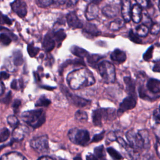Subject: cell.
<instances>
[{
	"instance_id": "cell-42",
	"label": "cell",
	"mask_w": 160,
	"mask_h": 160,
	"mask_svg": "<svg viewBox=\"0 0 160 160\" xmlns=\"http://www.w3.org/2000/svg\"><path fill=\"white\" fill-rule=\"evenodd\" d=\"M104 134H105V131H103L101 132L100 133L94 135L92 139V142H99V141H101L104 138Z\"/></svg>"
},
{
	"instance_id": "cell-27",
	"label": "cell",
	"mask_w": 160,
	"mask_h": 160,
	"mask_svg": "<svg viewBox=\"0 0 160 160\" xmlns=\"http://www.w3.org/2000/svg\"><path fill=\"white\" fill-rule=\"evenodd\" d=\"M124 21L121 19H116L109 24V29L111 31H118L124 26Z\"/></svg>"
},
{
	"instance_id": "cell-47",
	"label": "cell",
	"mask_w": 160,
	"mask_h": 160,
	"mask_svg": "<svg viewBox=\"0 0 160 160\" xmlns=\"http://www.w3.org/2000/svg\"><path fill=\"white\" fill-rule=\"evenodd\" d=\"M20 105H21V101L19 99H16L12 104V108L14 109V111H16V110L19 109V107L20 106Z\"/></svg>"
},
{
	"instance_id": "cell-12",
	"label": "cell",
	"mask_w": 160,
	"mask_h": 160,
	"mask_svg": "<svg viewBox=\"0 0 160 160\" xmlns=\"http://www.w3.org/2000/svg\"><path fill=\"white\" fill-rule=\"evenodd\" d=\"M29 133L28 128L24 124H19L12 131V136L14 140L19 141L22 140Z\"/></svg>"
},
{
	"instance_id": "cell-24",
	"label": "cell",
	"mask_w": 160,
	"mask_h": 160,
	"mask_svg": "<svg viewBox=\"0 0 160 160\" xmlns=\"http://www.w3.org/2000/svg\"><path fill=\"white\" fill-rule=\"evenodd\" d=\"M84 27V31L86 32L88 34H90L91 36H99L101 32L98 30V29L94 25L90 23L86 24ZM82 27V28H83Z\"/></svg>"
},
{
	"instance_id": "cell-6",
	"label": "cell",
	"mask_w": 160,
	"mask_h": 160,
	"mask_svg": "<svg viewBox=\"0 0 160 160\" xmlns=\"http://www.w3.org/2000/svg\"><path fill=\"white\" fill-rule=\"evenodd\" d=\"M30 146L38 153L43 154L49 151V141L46 135L34 137L30 141Z\"/></svg>"
},
{
	"instance_id": "cell-22",
	"label": "cell",
	"mask_w": 160,
	"mask_h": 160,
	"mask_svg": "<svg viewBox=\"0 0 160 160\" xmlns=\"http://www.w3.org/2000/svg\"><path fill=\"white\" fill-rule=\"evenodd\" d=\"M92 120L94 125H95L96 126H102L103 120L101 108L96 109L93 111L92 114Z\"/></svg>"
},
{
	"instance_id": "cell-56",
	"label": "cell",
	"mask_w": 160,
	"mask_h": 160,
	"mask_svg": "<svg viewBox=\"0 0 160 160\" xmlns=\"http://www.w3.org/2000/svg\"><path fill=\"white\" fill-rule=\"evenodd\" d=\"M68 0H54V1H55L57 4H59V5H62L64 4H65L67 2Z\"/></svg>"
},
{
	"instance_id": "cell-11",
	"label": "cell",
	"mask_w": 160,
	"mask_h": 160,
	"mask_svg": "<svg viewBox=\"0 0 160 160\" xmlns=\"http://www.w3.org/2000/svg\"><path fill=\"white\" fill-rule=\"evenodd\" d=\"M66 21L68 26L73 29H79L83 27L82 22L79 19L75 12H70L66 16Z\"/></svg>"
},
{
	"instance_id": "cell-5",
	"label": "cell",
	"mask_w": 160,
	"mask_h": 160,
	"mask_svg": "<svg viewBox=\"0 0 160 160\" xmlns=\"http://www.w3.org/2000/svg\"><path fill=\"white\" fill-rule=\"evenodd\" d=\"M98 69L103 81L106 83H114L116 80V69L110 62L103 61L98 63Z\"/></svg>"
},
{
	"instance_id": "cell-18",
	"label": "cell",
	"mask_w": 160,
	"mask_h": 160,
	"mask_svg": "<svg viewBox=\"0 0 160 160\" xmlns=\"http://www.w3.org/2000/svg\"><path fill=\"white\" fill-rule=\"evenodd\" d=\"M110 57L113 61L118 64L123 63L126 61L127 58L126 53L119 49H116L115 50H114L111 52Z\"/></svg>"
},
{
	"instance_id": "cell-20",
	"label": "cell",
	"mask_w": 160,
	"mask_h": 160,
	"mask_svg": "<svg viewBox=\"0 0 160 160\" xmlns=\"http://www.w3.org/2000/svg\"><path fill=\"white\" fill-rule=\"evenodd\" d=\"M142 8L138 4H134L131 8V19L135 23H139L142 20Z\"/></svg>"
},
{
	"instance_id": "cell-48",
	"label": "cell",
	"mask_w": 160,
	"mask_h": 160,
	"mask_svg": "<svg viewBox=\"0 0 160 160\" xmlns=\"http://www.w3.org/2000/svg\"><path fill=\"white\" fill-rule=\"evenodd\" d=\"M153 116L154 118L160 121V108L158 109H156L153 113Z\"/></svg>"
},
{
	"instance_id": "cell-50",
	"label": "cell",
	"mask_w": 160,
	"mask_h": 160,
	"mask_svg": "<svg viewBox=\"0 0 160 160\" xmlns=\"http://www.w3.org/2000/svg\"><path fill=\"white\" fill-rule=\"evenodd\" d=\"M78 1H79V0H68L67 1V6L69 8L74 6L78 2Z\"/></svg>"
},
{
	"instance_id": "cell-53",
	"label": "cell",
	"mask_w": 160,
	"mask_h": 160,
	"mask_svg": "<svg viewBox=\"0 0 160 160\" xmlns=\"http://www.w3.org/2000/svg\"><path fill=\"white\" fill-rule=\"evenodd\" d=\"M38 160H56V159L48 156H43L40 157Z\"/></svg>"
},
{
	"instance_id": "cell-46",
	"label": "cell",
	"mask_w": 160,
	"mask_h": 160,
	"mask_svg": "<svg viewBox=\"0 0 160 160\" xmlns=\"http://www.w3.org/2000/svg\"><path fill=\"white\" fill-rule=\"evenodd\" d=\"M117 138H118V137H116V136L114 132H110L108 135V139L109 140H110L111 141H116Z\"/></svg>"
},
{
	"instance_id": "cell-25",
	"label": "cell",
	"mask_w": 160,
	"mask_h": 160,
	"mask_svg": "<svg viewBox=\"0 0 160 160\" xmlns=\"http://www.w3.org/2000/svg\"><path fill=\"white\" fill-rule=\"evenodd\" d=\"M12 62L14 66H19L23 63V57L22 54L20 50H15L12 53Z\"/></svg>"
},
{
	"instance_id": "cell-38",
	"label": "cell",
	"mask_w": 160,
	"mask_h": 160,
	"mask_svg": "<svg viewBox=\"0 0 160 160\" xmlns=\"http://www.w3.org/2000/svg\"><path fill=\"white\" fill-rule=\"evenodd\" d=\"M153 49H154V46H151L146 50V51L144 52V54L143 55V59L144 61H149L152 58Z\"/></svg>"
},
{
	"instance_id": "cell-54",
	"label": "cell",
	"mask_w": 160,
	"mask_h": 160,
	"mask_svg": "<svg viewBox=\"0 0 160 160\" xmlns=\"http://www.w3.org/2000/svg\"><path fill=\"white\" fill-rule=\"evenodd\" d=\"M4 92V86L3 83L0 81V96L2 95Z\"/></svg>"
},
{
	"instance_id": "cell-44",
	"label": "cell",
	"mask_w": 160,
	"mask_h": 160,
	"mask_svg": "<svg viewBox=\"0 0 160 160\" xmlns=\"http://www.w3.org/2000/svg\"><path fill=\"white\" fill-rule=\"evenodd\" d=\"M39 2L42 6L47 7L50 6L54 2V0H39Z\"/></svg>"
},
{
	"instance_id": "cell-55",
	"label": "cell",
	"mask_w": 160,
	"mask_h": 160,
	"mask_svg": "<svg viewBox=\"0 0 160 160\" xmlns=\"http://www.w3.org/2000/svg\"><path fill=\"white\" fill-rule=\"evenodd\" d=\"M156 151H157V154L158 156L160 158V142H157V145H156Z\"/></svg>"
},
{
	"instance_id": "cell-32",
	"label": "cell",
	"mask_w": 160,
	"mask_h": 160,
	"mask_svg": "<svg viewBox=\"0 0 160 160\" xmlns=\"http://www.w3.org/2000/svg\"><path fill=\"white\" fill-rule=\"evenodd\" d=\"M107 152L110 155V156L114 159V160H121L122 159V155L116 151L114 148L112 147H109L107 148Z\"/></svg>"
},
{
	"instance_id": "cell-31",
	"label": "cell",
	"mask_w": 160,
	"mask_h": 160,
	"mask_svg": "<svg viewBox=\"0 0 160 160\" xmlns=\"http://www.w3.org/2000/svg\"><path fill=\"white\" fill-rule=\"evenodd\" d=\"M52 36L55 41H56L58 42H61L66 38V32H64V31L63 29H59V30L55 31L53 33Z\"/></svg>"
},
{
	"instance_id": "cell-49",
	"label": "cell",
	"mask_w": 160,
	"mask_h": 160,
	"mask_svg": "<svg viewBox=\"0 0 160 160\" xmlns=\"http://www.w3.org/2000/svg\"><path fill=\"white\" fill-rule=\"evenodd\" d=\"M9 77V74L5 72V71H2L0 72V79L1 80H5V79H8Z\"/></svg>"
},
{
	"instance_id": "cell-8",
	"label": "cell",
	"mask_w": 160,
	"mask_h": 160,
	"mask_svg": "<svg viewBox=\"0 0 160 160\" xmlns=\"http://www.w3.org/2000/svg\"><path fill=\"white\" fill-rule=\"evenodd\" d=\"M146 89L153 99V100L160 97V81L156 79H149L146 82Z\"/></svg>"
},
{
	"instance_id": "cell-60",
	"label": "cell",
	"mask_w": 160,
	"mask_h": 160,
	"mask_svg": "<svg viewBox=\"0 0 160 160\" xmlns=\"http://www.w3.org/2000/svg\"><path fill=\"white\" fill-rule=\"evenodd\" d=\"M147 160H155V159H153V158H149V159H147Z\"/></svg>"
},
{
	"instance_id": "cell-14",
	"label": "cell",
	"mask_w": 160,
	"mask_h": 160,
	"mask_svg": "<svg viewBox=\"0 0 160 160\" xmlns=\"http://www.w3.org/2000/svg\"><path fill=\"white\" fill-rule=\"evenodd\" d=\"M99 14V8L98 5L91 2L87 6L86 11H85V17L88 21H91L95 19Z\"/></svg>"
},
{
	"instance_id": "cell-58",
	"label": "cell",
	"mask_w": 160,
	"mask_h": 160,
	"mask_svg": "<svg viewBox=\"0 0 160 160\" xmlns=\"http://www.w3.org/2000/svg\"><path fill=\"white\" fill-rule=\"evenodd\" d=\"M74 160H82V159L79 156H77L74 158Z\"/></svg>"
},
{
	"instance_id": "cell-16",
	"label": "cell",
	"mask_w": 160,
	"mask_h": 160,
	"mask_svg": "<svg viewBox=\"0 0 160 160\" xmlns=\"http://www.w3.org/2000/svg\"><path fill=\"white\" fill-rule=\"evenodd\" d=\"M124 82L126 86V90L127 93L128 94V96H131L137 98L135 81L129 76H126L124 78Z\"/></svg>"
},
{
	"instance_id": "cell-34",
	"label": "cell",
	"mask_w": 160,
	"mask_h": 160,
	"mask_svg": "<svg viewBox=\"0 0 160 160\" xmlns=\"http://www.w3.org/2000/svg\"><path fill=\"white\" fill-rule=\"evenodd\" d=\"M28 52L29 54V55L31 57V58H33V57H35L39 52V48L34 46V44L32 42V43H29L28 45Z\"/></svg>"
},
{
	"instance_id": "cell-52",
	"label": "cell",
	"mask_w": 160,
	"mask_h": 160,
	"mask_svg": "<svg viewBox=\"0 0 160 160\" xmlns=\"http://www.w3.org/2000/svg\"><path fill=\"white\" fill-rule=\"evenodd\" d=\"M11 92L9 91L8 92V94L6 95V98L3 99V102L4 103H8V102H9V101L11 100Z\"/></svg>"
},
{
	"instance_id": "cell-41",
	"label": "cell",
	"mask_w": 160,
	"mask_h": 160,
	"mask_svg": "<svg viewBox=\"0 0 160 160\" xmlns=\"http://www.w3.org/2000/svg\"><path fill=\"white\" fill-rule=\"evenodd\" d=\"M141 8H148L150 5V0H135Z\"/></svg>"
},
{
	"instance_id": "cell-28",
	"label": "cell",
	"mask_w": 160,
	"mask_h": 160,
	"mask_svg": "<svg viewBox=\"0 0 160 160\" xmlns=\"http://www.w3.org/2000/svg\"><path fill=\"white\" fill-rule=\"evenodd\" d=\"M75 119L79 122H85L88 119V116L87 113L82 110H78L74 114Z\"/></svg>"
},
{
	"instance_id": "cell-17",
	"label": "cell",
	"mask_w": 160,
	"mask_h": 160,
	"mask_svg": "<svg viewBox=\"0 0 160 160\" xmlns=\"http://www.w3.org/2000/svg\"><path fill=\"white\" fill-rule=\"evenodd\" d=\"M0 30L4 31V32L0 34V42L3 44L4 45H9L11 42L12 38H13L14 39H17V37L9 29L2 27H0Z\"/></svg>"
},
{
	"instance_id": "cell-19",
	"label": "cell",
	"mask_w": 160,
	"mask_h": 160,
	"mask_svg": "<svg viewBox=\"0 0 160 160\" xmlns=\"http://www.w3.org/2000/svg\"><path fill=\"white\" fill-rule=\"evenodd\" d=\"M56 42L55 40L52 35L50 34H47L45 35L43 42H42V48L46 52L51 51L55 47Z\"/></svg>"
},
{
	"instance_id": "cell-51",
	"label": "cell",
	"mask_w": 160,
	"mask_h": 160,
	"mask_svg": "<svg viewBox=\"0 0 160 160\" xmlns=\"http://www.w3.org/2000/svg\"><path fill=\"white\" fill-rule=\"evenodd\" d=\"M86 160H99L98 158L93 154L88 153L86 156Z\"/></svg>"
},
{
	"instance_id": "cell-2",
	"label": "cell",
	"mask_w": 160,
	"mask_h": 160,
	"mask_svg": "<svg viewBox=\"0 0 160 160\" xmlns=\"http://www.w3.org/2000/svg\"><path fill=\"white\" fill-rule=\"evenodd\" d=\"M126 137L129 144L135 150L149 147V137L146 130L143 129L136 131L131 129L126 132Z\"/></svg>"
},
{
	"instance_id": "cell-21",
	"label": "cell",
	"mask_w": 160,
	"mask_h": 160,
	"mask_svg": "<svg viewBox=\"0 0 160 160\" xmlns=\"http://www.w3.org/2000/svg\"><path fill=\"white\" fill-rule=\"evenodd\" d=\"M0 160H28L25 156L18 152H11L3 154Z\"/></svg>"
},
{
	"instance_id": "cell-15",
	"label": "cell",
	"mask_w": 160,
	"mask_h": 160,
	"mask_svg": "<svg viewBox=\"0 0 160 160\" xmlns=\"http://www.w3.org/2000/svg\"><path fill=\"white\" fill-rule=\"evenodd\" d=\"M119 9L118 6L114 4H107L102 9V13L109 19L116 18L119 14Z\"/></svg>"
},
{
	"instance_id": "cell-39",
	"label": "cell",
	"mask_w": 160,
	"mask_h": 160,
	"mask_svg": "<svg viewBox=\"0 0 160 160\" xmlns=\"http://www.w3.org/2000/svg\"><path fill=\"white\" fill-rule=\"evenodd\" d=\"M0 23L1 24H8V25H11L12 24V21L7 16L2 14L0 12Z\"/></svg>"
},
{
	"instance_id": "cell-10",
	"label": "cell",
	"mask_w": 160,
	"mask_h": 160,
	"mask_svg": "<svg viewBox=\"0 0 160 160\" xmlns=\"http://www.w3.org/2000/svg\"><path fill=\"white\" fill-rule=\"evenodd\" d=\"M11 6L13 11L20 18H24L27 14L26 4L22 0H14Z\"/></svg>"
},
{
	"instance_id": "cell-36",
	"label": "cell",
	"mask_w": 160,
	"mask_h": 160,
	"mask_svg": "<svg viewBox=\"0 0 160 160\" xmlns=\"http://www.w3.org/2000/svg\"><path fill=\"white\" fill-rule=\"evenodd\" d=\"M10 136V132L8 129L4 128L0 130V142L6 141Z\"/></svg>"
},
{
	"instance_id": "cell-40",
	"label": "cell",
	"mask_w": 160,
	"mask_h": 160,
	"mask_svg": "<svg viewBox=\"0 0 160 160\" xmlns=\"http://www.w3.org/2000/svg\"><path fill=\"white\" fill-rule=\"evenodd\" d=\"M129 39L134 42L140 44L141 43V40L139 39V36L137 34H135L134 32L132 31H130L129 33Z\"/></svg>"
},
{
	"instance_id": "cell-37",
	"label": "cell",
	"mask_w": 160,
	"mask_h": 160,
	"mask_svg": "<svg viewBox=\"0 0 160 160\" xmlns=\"http://www.w3.org/2000/svg\"><path fill=\"white\" fill-rule=\"evenodd\" d=\"M149 32L151 34L157 35L160 32V24L158 23L151 24L149 29Z\"/></svg>"
},
{
	"instance_id": "cell-30",
	"label": "cell",
	"mask_w": 160,
	"mask_h": 160,
	"mask_svg": "<svg viewBox=\"0 0 160 160\" xmlns=\"http://www.w3.org/2000/svg\"><path fill=\"white\" fill-rule=\"evenodd\" d=\"M86 58H87L88 64L91 66H94L95 65L97 64L99 61L102 58V57L98 54H92V55L89 54Z\"/></svg>"
},
{
	"instance_id": "cell-9",
	"label": "cell",
	"mask_w": 160,
	"mask_h": 160,
	"mask_svg": "<svg viewBox=\"0 0 160 160\" xmlns=\"http://www.w3.org/2000/svg\"><path fill=\"white\" fill-rule=\"evenodd\" d=\"M136 99L131 96L125 98L119 104V109L117 111V116H120L126 111L134 108L136 105Z\"/></svg>"
},
{
	"instance_id": "cell-4",
	"label": "cell",
	"mask_w": 160,
	"mask_h": 160,
	"mask_svg": "<svg viewBox=\"0 0 160 160\" xmlns=\"http://www.w3.org/2000/svg\"><path fill=\"white\" fill-rule=\"evenodd\" d=\"M68 136L72 143L82 146H87L90 141L89 131L84 129H71L68 132Z\"/></svg>"
},
{
	"instance_id": "cell-35",
	"label": "cell",
	"mask_w": 160,
	"mask_h": 160,
	"mask_svg": "<svg viewBox=\"0 0 160 160\" xmlns=\"http://www.w3.org/2000/svg\"><path fill=\"white\" fill-rule=\"evenodd\" d=\"M7 121L10 127L13 129L16 128L19 124L18 119L14 115L9 116L7 118Z\"/></svg>"
},
{
	"instance_id": "cell-43",
	"label": "cell",
	"mask_w": 160,
	"mask_h": 160,
	"mask_svg": "<svg viewBox=\"0 0 160 160\" xmlns=\"http://www.w3.org/2000/svg\"><path fill=\"white\" fill-rule=\"evenodd\" d=\"M11 87L13 89H16V90L19 89L21 88L20 81L17 80V79H14L11 84Z\"/></svg>"
},
{
	"instance_id": "cell-13",
	"label": "cell",
	"mask_w": 160,
	"mask_h": 160,
	"mask_svg": "<svg viewBox=\"0 0 160 160\" xmlns=\"http://www.w3.org/2000/svg\"><path fill=\"white\" fill-rule=\"evenodd\" d=\"M121 14L124 22H128L131 20V3L130 0H121Z\"/></svg>"
},
{
	"instance_id": "cell-26",
	"label": "cell",
	"mask_w": 160,
	"mask_h": 160,
	"mask_svg": "<svg viewBox=\"0 0 160 160\" xmlns=\"http://www.w3.org/2000/svg\"><path fill=\"white\" fill-rule=\"evenodd\" d=\"M94 155L98 158L99 160H107L106 154L103 145H100L96 147L94 149Z\"/></svg>"
},
{
	"instance_id": "cell-1",
	"label": "cell",
	"mask_w": 160,
	"mask_h": 160,
	"mask_svg": "<svg viewBox=\"0 0 160 160\" xmlns=\"http://www.w3.org/2000/svg\"><path fill=\"white\" fill-rule=\"evenodd\" d=\"M69 86L73 90H78L92 86L95 82L92 73L85 68L72 71L67 76Z\"/></svg>"
},
{
	"instance_id": "cell-7",
	"label": "cell",
	"mask_w": 160,
	"mask_h": 160,
	"mask_svg": "<svg viewBox=\"0 0 160 160\" xmlns=\"http://www.w3.org/2000/svg\"><path fill=\"white\" fill-rule=\"evenodd\" d=\"M61 89L62 91V92L64 94L66 97L67 98L69 102L72 104L76 107L78 108H83L86 106H87L88 104H89L90 101L88 99H86L84 98H82L81 97H79L74 94H72L71 92L67 88L63 85L61 86Z\"/></svg>"
},
{
	"instance_id": "cell-61",
	"label": "cell",
	"mask_w": 160,
	"mask_h": 160,
	"mask_svg": "<svg viewBox=\"0 0 160 160\" xmlns=\"http://www.w3.org/2000/svg\"><path fill=\"white\" fill-rule=\"evenodd\" d=\"M84 1H89V0H84Z\"/></svg>"
},
{
	"instance_id": "cell-3",
	"label": "cell",
	"mask_w": 160,
	"mask_h": 160,
	"mask_svg": "<svg viewBox=\"0 0 160 160\" xmlns=\"http://www.w3.org/2000/svg\"><path fill=\"white\" fill-rule=\"evenodd\" d=\"M21 117L25 122L33 128L41 126L46 121V115L42 109L24 111Z\"/></svg>"
},
{
	"instance_id": "cell-33",
	"label": "cell",
	"mask_w": 160,
	"mask_h": 160,
	"mask_svg": "<svg viewBox=\"0 0 160 160\" xmlns=\"http://www.w3.org/2000/svg\"><path fill=\"white\" fill-rule=\"evenodd\" d=\"M51 104V101L48 99L45 96H41L36 102L37 107H47Z\"/></svg>"
},
{
	"instance_id": "cell-57",
	"label": "cell",
	"mask_w": 160,
	"mask_h": 160,
	"mask_svg": "<svg viewBox=\"0 0 160 160\" xmlns=\"http://www.w3.org/2000/svg\"><path fill=\"white\" fill-rule=\"evenodd\" d=\"M103 0H92V2H93L94 3H95V4H99L101 1H102Z\"/></svg>"
},
{
	"instance_id": "cell-23",
	"label": "cell",
	"mask_w": 160,
	"mask_h": 160,
	"mask_svg": "<svg viewBox=\"0 0 160 160\" xmlns=\"http://www.w3.org/2000/svg\"><path fill=\"white\" fill-rule=\"evenodd\" d=\"M71 52L75 55L76 56L78 57L80 59H82L84 58H87L88 56L89 55V52L86 51L85 49L78 47L77 46H73L70 49Z\"/></svg>"
},
{
	"instance_id": "cell-59",
	"label": "cell",
	"mask_w": 160,
	"mask_h": 160,
	"mask_svg": "<svg viewBox=\"0 0 160 160\" xmlns=\"http://www.w3.org/2000/svg\"><path fill=\"white\" fill-rule=\"evenodd\" d=\"M158 8H159V11H160V1L158 2Z\"/></svg>"
},
{
	"instance_id": "cell-29",
	"label": "cell",
	"mask_w": 160,
	"mask_h": 160,
	"mask_svg": "<svg viewBox=\"0 0 160 160\" xmlns=\"http://www.w3.org/2000/svg\"><path fill=\"white\" fill-rule=\"evenodd\" d=\"M149 31V29L148 28V26L144 24L139 25L136 28V34L139 37H146L148 35Z\"/></svg>"
},
{
	"instance_id": "cell-45",
	"label": "cell",
	"mask_w": 160,
	"mask_h": 160,
	"mask_svg": "<svg viewBox=\"0 0 160 160\" xmlns=\"http://www.w3.org/2000/svg\"><path fill=\"white\" fill-rule=\"evenodd\" d=\"M152 70L154 72H160V59L155 61L154 66L152 68Z\"/></svg>"
}]
</instances>
